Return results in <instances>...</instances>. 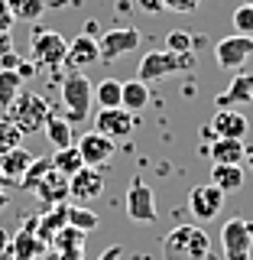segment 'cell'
I'll return each mask as SVG.
<instances>
[{"mask_svg":"<svg viewBox=\"0 0 253 260\" xmlns=\"http://www.w3.org/2000/svg\"><path fill=\"white\" fill-rule=\"evenodd\" d=\"M211 238L201 224H178L162 238V260H208Z\"/></svg>","mask_w":253,"mask_h":260,"instance_id":"cell-1","label":"cell"},{"mask_svg":"<svg viewBox=\"0 0 253 260\" xmlns=\"http://www.w3.org/2000/svg\"><path fill=\"white\" fill-rule=\"evenodd\" d=\"M192 69H195V55L192 52L178 55V52H169V49H156V52H146L140 59V65H136V78L150 85V81H162L169 75L192 72Z\"/></svg>","mask_w":253,"mask_h":260,"instance_id":"cell-2","label":"cell"},{"mask_svg":"<svg viewBox=\"0 0 253 260\" xmlns=\"http://www.w3.org/2000/svg\"><path fill=\"white\" fill-rule=\"evenodd\" d=\"M91 101H94V88L85 72H71V75L62 78V111L68 124H81L91 114Z\"/></svg>","mask_w":253,"mask_h":260,"instance_id":"cell-3","label":"cell"},{"mask_svg":"<svg viewBox=\"0 0 253 260\" xmlns=\"http://www.w3.org/2000/svg\"><path fill=\"white\" fill-rule=\"evenodd\" d=\"M7 117H10L16 124V130L26 137V134H39V130H46V120L52 117V111H49V101L43 94L20 91V98L7 108Z\"/></svg>","mask_w":253,"mask_h":260,"instance_id":"cell-4","label":"cell"},{"mask_svg":"<svg viewBox=\"0 0 253 260\" xmlns=\"http://www.w3.org/2000/svg\"><path fill=\"white\" fill-rule=\"evenodd\" d=\"M29 49H32V65L46 72H59L65 59H68V39L55 29H43L36 26L29 36Z\"/></svg>","mask_w":253,"mask_h":260,"instance_id":"cell-5","label":"cell"},{"mask_svg":"<svg viewBox=\"0 0 253 260\" xmlns=\"http://www.w3.org/2000/svg\"><path fill=\"white\" fill-rule=\"evenodd\" d=\"M221 244H224V260H250L253 221L250 218H231L221 228Z\"/></svg>","mask_w":253,"mask_h":260,"instance_id":"cell-6","label":"cell"},{"mask_svg":"<svg viewBox=\"0 0 253 260\" xmlns=\"http://www.w3.org/2000/svg\"><path fill=\"white\" fill-rule=\"evenodd\" d=\"M124 205H127V218H130V221H136V224H153V221L159 218L156 199H153V189L143 182V179H133V182H130Z\"/></svg>","mask_w":253,"mask_h":260,"instance_id":"cell-7","label":"cell"},{"mask_svg":"<svg viewBox=\"0 0 253 260\" xmlns=\"http://www.w3.org/2000/svg\"><path fill=\"white\" fill-rule=\"evenodd\" d=\"M250 55H253V36H243V32H234L214 46V62L231 72H240Z\"/></svg>","mask_w":253,"mask_h":260,"instance_id":"cell-8","label":"cell"},{"mask_svg":"<svg viewBox=\"0 0 253 260\" xmlns=\"http://www.w3.org/2000/svg\"><path fill=\"white\" fill-rule=\"evenodd\" d=\"M94 130L111 140H127L136 130V114H130L127 108H101L94 117Z\"/></svg>","mask_w":253,"mask_h":260,"instance_id":"cell-9","label":"cell"},{"mask_svg":"<svg viewBox=\"0 0 253 260\" xmlns=\"http://www.w3.org/2000/svg\"><path fill=\"white\" fill-rule=\"evenodd\" d=\"M78 146V153H81V159H85V166H91V169H101V166H107V162L117 156V143L111 140V137H104V134H97V130H88L85 137L75 143Z\"/></svg>","mask_w":253,"mask_h":260,"instance_id":"cell-10","label":"cell"},{"mask_svg":"<svg viewBox=\"0 0 253 260\" xmlns=\"http://www.w3.org/2000/svg\"><path fill=\"white\" fill-rule=\"evenodd\" d=\"M136 46H140V32L133 26H114L97 39L101 62H114V59H120V55H127V52H136Z\"/></svg>","mask_w":253,"mask_h":260,"instance_id":"cell-11","label":"cell"},{"mask_svg":"<svg viewBox=\"0 0 253 260\" xmlns=\"http://www.w3.org/2000/svg\"><path fill=\"white\" fill-rule=\"evenodd\" d=\"M221 208H224V192L218 185L205 182V185H195L189 192V211L198 221H214L221 215Z\"/></svg>","mask_w":253,"mask_h":260,"instance_id":"cell-12","label":"cell"},{"mask_svg":"<svg viewBox=\"0 0 253 260\" xmlns=\"http://www.w3.org/2000/svg\"><path fill=\"white\" fill-rule=\"evenodd\" d=\"M101 192H104V176H101V169L85 166V169H78V173L68 179V199H75V205L94 202Z\"/></svg>","mask_w":253,"mask_h":260,"instance_id":"cell-13","label":"cell"},{"mask_svg":"<svg viewBox=\"0 0 253 260\" xmlns=\"http://www.w3.org/2000/svg\"><path fill=\"white\" fill-rule=\"evenodd\" d=\"M250 101H253V75H250V72H237V75L231 78V85L214 98L218 111H221V108L237 111V108H243V104H250Z\"/></svg>","mask_w":253,"mask_h":260,"instance_id":"cell-14","label":"cell"},{"mask_svg":"<svg viewBox=\"0 0 253 260\" xmlns=\"http://www.w3.org/2000/svg\"><path fill=\"white\" fill-rule=\"evenodd\" d=\"M32 192H36V199L43 202L46 208L65 205V199H68V176H62L59 169L52 166V169H49V173L36 182V189H32ZM46 208H43V211H46Z\"/></svg>","mask_w":253,"mask_h":260,"instance_id":"cell-15","label":"cell"},{"mask_svg":"<svg viewBox=\"0 0 253 260\" xmlns=\"http://www.w3.org/2000/svg\"><path fill=\"white\" fill-rule=\"evenodd\" d=\"M211 130H214L221 140H243L247 137V130H250V120H247V114H240V111H214V117H211Z\"/></svg>","mask_w":253,"mask_h":260,"instance_id":"cell-16","label":"cell"},{"mask_svg":"<svg viewBox=\"0 0 253 260\" xmlns=\"http://www.w3.org/2000/svg\"><path fill=\"white\" fill-rule=\"evenodd\" d=\"M101 62V49H97V39L88 36V32H81V36H75L68 43V59H65V65H71L75 72L88 69V65Z\"/></svg>","mask_w":253,"mask_h":260,"instance_id":"cell-17","label":"cell"},{"mask_svg":"<svg viewBox=\"0 0 253 260\" xmlns=\"http://www.w3.org/2000/svg\"><path fill=\"white\" fill-rule=\"evenodd\" d=\"M43 247L46 244L36 238V218H29V221L20 228V234H13V241H10L13 260H36L43 254Z\"/></svg>","mask_w":253,"mask_h":260,"instance_id":"cell-18","label":"cell"},{"mask_svg":"<svg viewBox=\"0 0 253 260\" xmlns=\"http://www.w3.org/2000/svg\"><path fill=\"white\" fill-rule=\"evenodd\" d=\"M201 153L211 156V162H224V166H240V162L247 159L243 140H221V137H218L211 146H201Z\"/></svg>","mask_w":253,"mask_h":260,"instance_id":"cell-19","label":"cell"},{"mask_svg":"<svg viewBox=\"0 0 253 260\" xmlns=\"http://www.w3.org/2000/svg\"><path fill=\"white\" fill-rule=\"evenodd\" d=\"M68 224V205H55V208H46L43 215L36 218V238L43 244H52V238Z\"/></svg>","mask_w":253,"mask_h":260,"instance_id":"cell-20","label":"cell"},{"mask_svg":"<svg viewBox=\"0 0 253 260\" xmlns=\"http://www.w3.org/2000/svg\"><path fill=\"white\" fill-rule=\"evenodd\" d=\"M32 153L29 150H23V146H16V150H10V153H4L0 156V169H4V179L7 182H16L20 185L23 182V176H26V169L32 166Z\"/></svg>","mask_w":253,"mask_h":260,"instance_id":"cell-21","label":"cell"},{"mask_svg":"<svg viewBox=\"0 0 253 260\" xmlns=\"http://www.w3.org/2000/svg\"><path fill=\"white\" fill-rule=\"evenodd\" d=\"M243 182H247L243 166H224V162H214V166H211V185H218L224 195L243 189Z\"/></svg>","mask_w":253,"mask_h":260,"instance_id":"cell-22","label":"cell"},{"mask_svg":"<svg viewBox=\"0 0 253 260\" xmlns=\"http://www.w3.org/2000/svg\"><path fill=\"white\" fill-rule=\"evenodd\" d=\"M146 104H150V85L140 78L124 81V94H120V108H127L130 114H140Z\"/></svg>","mask_w":253,"mask_h":260,"instance_id":"cell-23","label":"cell"},{"mask_svg":"<svg viewBox=\"0 0 253 260\" xmlns=\"http://www.w3.org/2000/svg\"><path fill=\"white\" fill-rule=\"evenodd\" d=\"M23 91V75L20 72H13V69H0V108H10V104L20 98Z\"/></svg>","mask_w":253,"mask_h":260,"instance_id":"cell-24","label":"cell"},{"mask_svg":"<svg viewBox=\"0 0 253 260\" xmlns=\"http://www.w3.org/2000/svg\"><path fill=\"white\" fill-rule=\"evenodd\" d=\"M43 134L49 137V143H52L55 150H65V146H75V143H71V124H68L65 117H55V114H52V117L46 120V130H43Z\"/></svg>","mask_w":253,"mask_h":260,"instance_id":"cell-25","label":"cell"},{"mask_svg":"<svg viewBox=\"0 0 253 260\" xmlns=\"http://www.w3.org/2000/svg\"><path fill=\"white\" fill-rule=\"evenodd\" d=\"M52 166L59 169L62 176H75L78 169H85V159H81V153H78V146H65V150H55V156H52Z\"/></svg>","mask_w":253,"mask_h":260,"instance_id":"cell-26","label":"cell"},{"mask_svg":"<svg viewBox=\"0 0 253 260\" xmlns=\"http://www.w3.org/2000/svg\"><path fill=\"white\" fill-rule=\"evenodd\" d=\"M120 94H124V81L104 78L101 85H94V101L101 108H120Z\"/></svg>","mask_w":253,"mask_h":260,"instance_id":"cell-27","label":"cell"},{"mask_svg":"<svg viewBox=\"0 0 253 260\" xmlns=\"http://www.w3.org/2000/svg\"><path fill=\"white\" fill-rule=\"evenodd\" d=\"M13 20H23V23H36L39 16L46 13V0H7Z\"/></svg>","mask_w":253,"mask_h":260,"instance_id":"cell-28","label":"cell"},{"mask_svg":"<svg viewBox=\"0 0 253 260\" xmlns=\"http://www.w3.org/2000/svg\"><path fill=\"white\" fill-rule=\"evenodd\" d=\"M68 224L88 234V231H94V228H97V215H94L91 208H85V205H68Z\"/></svg>","mask_w":253,"mask_h":260,"instance_id":"cell-29","label":"cell"},{"mask_svg":"<svg viewBox=\"0 0 253 260\" xmlns=\"http://www.w3.org/2000/svg\"><path fill=\"white\" fill-rule=\"evenodd\" d=\"M20 143H23V134L16 130V124L10 117H0V156L10 153V150H16Z\"/></svg>","mask_w":253,"mask_h":260,"instance_id":"cell-30","label":"cell"},{"mask_svg":"<svg viewBox=\"0 0 253 260\" xmlns=\"http://www.w3.org/2000/svg\"><path fill=\"white\" fill-rule=\"evenodd\" d=\"M49 169H52V156H39V159H32V166L26 169V176H23V189H36V182L43 179Z\"/></svg>","mask_w":253,"mask_h":260,"instance_id":"cell-31","label":"cell"},{"mask_svg":"<svg viewBox=\"0 0 253 260\" xmlns=\"http://www.w3.org/2000/svg\"><path fill=\"white\" fill-rule=\"evenodd\" d=\"M231 23H234V29H237V32H243V36H253V7L240 4L237 10H234Z\"/></svg>","mask_w":253,"mask_h":260,"instance_id":"cell-32","label":"cell"},{"mask_svg":"<svg viewBox=\"0 0 253 260\" xmlns=\"http://www.w3.org/2000/svg\"><path fill=\"white\" fill-rule=\"evenodd\" d=\"M192 46H195V39L189 36V32H182V29H175V32L166 36V49H169V52L185 55V52H192Z\"/></svg>","mask_w":253,"mask_h":260,"instance_id":"cell-33","label":"cell"},{"mask_svg":"<svg viewBox=\"0 0 253 260\" xmlns=\"http://www.w3.org/2000/svg\"><path fill=\"white\" fill-rule=\"evenodd\" d=\"M201 7V0H166V10L172 13H195Z\"/></svg>","mask_w":253,"mask_h":260,"instance_id":"cell-34","label":"cell"},{"mask_svg":"<svg viewBox=\"0 0 253 260\" xmlns=\"http://www.w3.org/2000/svg\"><path fill=\"white\" fill-rule=\"evenodd\" d=\"M13 13H10V7H7V0H0V32H10V26H13Z\"/></svg>","mask_w":253,"mask_h":260,"instance_id":"cell-35","label":"cell"},{"mask_svg":"<svg viewBox=\"0 0 253 260\" xmlns=\"http://www.w3.org/2000/svg\"><path fill=\"white\" fill-rule=\"evenodd\" d=\"M136 7L143 13H162L166 10V0H136Z\"/></svg>","mask_w":253,"mask_h":260,"instance_id":"cell-36","label":"cell"},{"mask_svg":"<svg viewBox=\"0 0 253 260\" xmlns=\"http://www.w3.org/2000/svg\"><path fill=\"white\" fill-rule=\"evenodd\" d=\"M120 257H124V247H120V244H111V247L104 250L97 260H120Z\"/></svg>","mask_w":253,"mask_h":260,"instance_id":"cell-37","label":"cell"},{"mask_svg":"<svg viewBox=\"0 0 253 260\" xmlns=\"http://www.w3.org/2000/svg\"><path fill=\"white\" fill-rule=\"evenodd\" d=\"M214 140H218V134L211 130V124H205V127H201V146H211Z\"/></svg>","mask_w":253,"mask_h":260,"instance_id":"cell-38","label":"cell"},{"mask_svg":"<svg viewBox=\"0 0 253 260\" xmlns=\"http://www.w3.org/2000/svg\"><path fill=\"white\" fill-rule=\"evenodd\" d=\"M7 52H13V39H10V32H0V55H7Z\"/></svg>","mask_w":253,"mask_h":260,"instance_id":"cell-39","label":"cell"},{"mask_svg":"<svg viewBox=\"0 0 253 260\" xmlns=\"http://www.w3.org/2000/svg\"><path fill=\"white\" fill-rule=\"evenodd\" d=\"M7 254H10V238H7V231L0 228V260H4ZM10 257H13V254H10Z\"/></svg>","mask_w":253,"mask_h":260,"instance_id":"cell-40","label":"cell"},{"mask_svg":"<svg viewBox=\"0 0 253 260\" xmlns=\"http://www.w3.org/2000/svg\"><path fill=\"white\" fill-rule=\"evenodd\" d=\"M7 205H10V199H7V192L0 189V208H7Z\"/></svg>","mask_w":253,"mask_h":260,"instance_id":"cell-41","label":"cell"},{"mask_svg":"<svg viewBox=\"0 0 253 260\" xmlns=\"http://www.w3.org/2000/svg\"><path fill=\"white\" fill-rule=\"evenodd\" d=\"M247 166H250V169H253V150H250V153H247Z\"/></svg>","mask_w":253,"mask_h":260,"instance_id":"cell-42","label":"cell"},{"mask_svg":"<svg viewBox=\"0 0 253 260\" xmlns=\"http://www.w3.org/2000/svg\"><path fill=\"white\" fill-rule=\"evenodd\" d=\"M4 182H7V179H4V169H0V185H4Z\"/></svg>","mask_w":253,"mask_h":260,"instance_id":"cell-43","label":"cell"},{"mask_svg":"<svg viewBox=\"0 0 253 260\" xmlns=\"http://www.w3.org/2000/svg\"><path fill=\"white\" fill-rule=\"evenodd\" d=\"M240 4H247V7H253V0H240Z\"/></svg>","mask_w":253,"mask_h":260,"instance_id":"cell-44","label":"cell"}]
</instances>
